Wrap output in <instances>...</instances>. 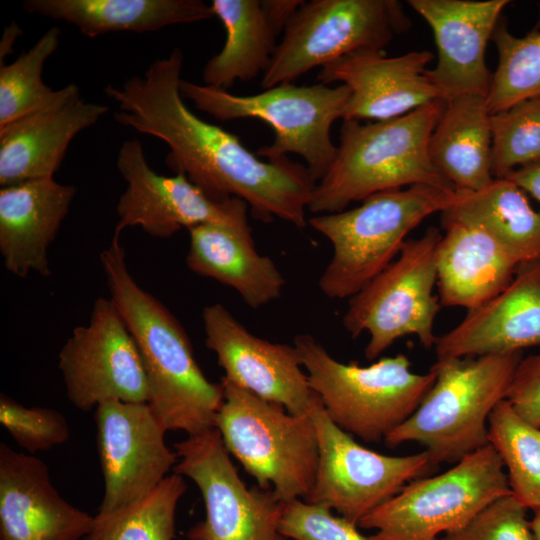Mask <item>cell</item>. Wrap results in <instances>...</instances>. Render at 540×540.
<instances>
[{"label":"cell","instance_id":"6da1fadb","mask_svg":"<svg viewBox=\"0 0 540 540\" xmlns=\"http://www.w3.org/2000/svg\"><path fill=\"white\" fill-rule=\"evenodd\" d=\"M182 68L183 53L174 48L143 76H132L121 87L108 84L105 93L119 108L114 119L165 142L167 165L210 196L244 200L259 221L278 218L305 228L317 184L306 165L288 157L261 160L237 135L199 118L180 94Z\"/></svg>","mask_w":540,"mask_h":540},{"label":"cell","instance_id":"7a4b0ae2","mask_svg":"<svg viewBox=\"0 0 540 540\" xmlns=\"http://www.w3.org/2000/svg\"><path fill=\"white\" fill-rule=\"evenodd\" d=\"M111 300L139 349L149 388L148 404L167 431L197 435L215 428L223 386L206 378L189 336L157 298L128 270L119 239L100 254Z\"/></svg>","mask_w":540,"mask_h":540},{"label":"cell","instance_id":"3957f363","mask_svg":"<svg viewBox=\"0 0 540 540\" xmlns=\"http://www.w3.org/2000/svg\"><path fill=\"white\" fill-rule=\"evenodd\" d=\"M445 103L439 99L374 123L343 120L334 161L317 182L308 211L337 213L375 193L414 185L455 190L429 154Z\"/></svg>","mask_w":540,"mask_h":540},{"label":"cell","instance_id":"277c9868","mask_svg":"<svg viewBox=\"0 0 540 540\" xmlns=\"http://www.w3.org/2000/svg\"><path fill=\"white\" fill-rule=\"evenodd\" d=\"M459 198L456 190L414 185L375 193L349 210L310 217L307 224L332 246L319 289L330 299L351 298L393 262L413 229Z\"/></svg>","mask_w":540,"mask_h":540},{"label":"cell","instance_id":"5b68a950","mask_svg":"<svg viewBox=\"0 0 540 540\" xmlns=\"http://www.w3.org/2000/svg\"><path fill=\"white\" fill-rule=\"evenodd\" d=\"M523 351L436 360V380L419 407L386 438L393 448L416 442L436 467L457 463L489 444L488 420L506 398Z\"/></svg>","mask_w":540,"mask_h":540},{"label":"cell","instance_id":"8992f818","mask_svg":"<svg viewBox=\"0 0 540 540\" xmlns=\"http://www.w3.org/2000/svg\"><path fill=\"white\" fill-rule=\"evenodd\" d=\"M293 344L328 417L368 443L385 440L410 418L436 380L432 368L425 374L412 372L405 354L360 366L339 362L307 333L296 335Z\"/></svg>","mask_w":540,"mask_h":540},{"label":"cell","instance_id":"52a82bcc","mask_svg":"<svg viewBox=\"0 0 540 540\" xmlns=\"http://www.w3.org/2000/svg\"><path fill=\"white\" fill-rule=\"evenodd\" d=\"M179 90L195 108L220 121L255 118L270 125L274 139L256 154L267 160L297 154L305 160L316 183L334 161L337 146L331 139V126L344 118L350 97L346 85L330 87L323 83H283L258 94L240 96L182 79Z\"/></svg>","mask_w":540,"mask_h":540},{"label":"cell","instance_id":"ba28073f","mask_svg":"<svg viewBox=\"0 0 540 540\" xmlns=\"http://www.w3.org/2000/svg\"><path fill=\"white\" fill-rule=\"evenodd\" d=\"M224 400L215 419L230 455L283 503L305 499L318 467L316 429L309 413L294 415L223 377Z\"/></svg>","mask_w":540,"mask_h":540},{"label":"cell","instance_id":"9c48e42d","mask_svg":"<svg viewBox=\"0 0 540 540\" xmlns=\"http://www.w3.org/2000/svg\"><path fill=\"white\" fill-rule=\"evenodd\" d=\"M511 493L504 464L488 444L443 473L410 481L358 527L375 530L369 540H439Z\"/></svg>","mask_w":540,"mask_h":540},{"label":"cell","instance_id":"30bf717a","mask_svg":"<svg viewBox=\"0 0 540 540\" xmlns=\"http://www.w3.org/2000/svg\"><path fill=\"white\" fill-rule=\"evenodd\" d=\"M442 233L429 227L408 239L382 272L349 298L343 326L353 337L369 334L364 355L374 360L395 341L415 335L425 348L435 346V318L441 305L437 284V249Z\"/></svg>","mask_w":540,"mask_h":540},{"label":"cell","instance_id":"8fae6325","mask_svg":"<svg viewBox=\"0 0 540 540\" xmlns=\"http://www.w3.org/2000/svg\"><path fill=\"white\" fill-rule=\"evenodd\" d=\"M408 27L409 19L395 0L304 1L284 30L261 87L293 83L355 51H383Z\"/></svg>","mask_w":540,"mask_h":540},{"label":"cell","instance_id":"7c38bea8","mask_svg":"<svg viewBox=\"0 0 540 540\" xmlns=\"http://www.w3.org/2000/svg\"><path fill=\"white\" fill-rule=\"evenodd\" d=\"M309 414L317 433L319 460L304 501L335 510L354 524L435 468L425 450L390 456L363 447L328 417L317 395Z\"/></svg>","mask_w":540,"mask_h":540},{"label":"cell","instance_id":"4fadbf2b","mask_svg":"<svg viewBox=\"0 0 540 540\" xmlns=\"http://www.w3.org/2000/svg\"><path fill=\"white\" fill-rule=\"evenodd\" d=\"M174 449V473L195 483L205 506V518L188 529L187 540H279L285 503L272 490L247 487L216 428L188 436Z\"/></svg>","mask_w":540,"mask_h":540},{"label":"cell","instance_id":"5bb4252c","mask_svg":"<svg viewBox=\"0 0 540 540\" xmlns=\"http://www.w3.org/2000/svg\"><path fill=\"white\" fill-rule=\"evenodd\" d=\"M66 395L81 411L118 400L147 403L149 388L137 344L111 299L98 298L86 325L59 352Z\"/></svg>","mask_w":540,"mask_h":540},{"label":"cell","instance_id":"9a60e30c","mask_svg":"<svg viewBox=\"0 0 540 540\" xmlns=\"http://www.w3.org/2000/svg\"><path fill=\"white\" fill-rule=\"evenodd\" d=\"M104 478L99 517L123 512L149 495L173 470L178 457L165 443L167 430L148 403H100L94 412Z\"/></svg>","mask_w":540,"mask_h":540},{"label":"cell","instance_id":"2e32d148","mask_svg":"<svg viewBox=\"0 0 540 540\" xmlns=\"http://www.w3.org/2000/svg\"><path fill=\"white\" fill-rule=\"evenodd\" d=\"M116 167L127 182L116 211L113 238L128 227L140 226L153 237L169 238L182 228L206 223L248 221V204L238 198L216 199L183 173L157 174L148 165L141 142L130 139L119 149Z\"/></svg>","mask_w":540,"mask_h":540},{"label":"cell","instance_id":"e0dca14e","mask_svg":"<svg viewBox=\"0 0 540 540\" xmlns=\"http://www.w3.org/2000/svg\"><path fill=\"white\" fill-rule=\"evenodd\" d=\"M205 344L216 354L228 382L289 413H309L316 397L296 347L274 343L251 333L222 304L202 311Z\"/></svg>","mask_w":540,"mask_h":540},{"label":"cell","instance_id":"ac0fdd59","mask_svg":"<svg viewBox=\"0 0 540 540\" xmlns=\"http://www.w3.org/2000/svg\"><path fill=\"white\" fill-rule=\"evenodd\" d=\"M433 58L427 50L394 57L382 50H359L321 67L317 80L349 88L343 120L384 121L444 100L427 76Z\"/></svg>","mask_w":540,"mask_h":540},{"label":"cell","instance_id":"d6986e66","mask_svg":"<svg viewBox=\"0 0 540 540\" xmlns=\"http://www.w3.org/2000/svg\"><path fill=\"white\" fill-rule=\"evenodd\" d=\"M432 29L438 59L427 76L446 101L476 94L487 96L492 74L486 61L491 40L507 0H409Z\"/></svg>","mask_w":540,"mask_h":540},{"label":"cell","instance_id":"ffe728a7","mask_svg":"<svg viewBox=\"0 0 540 540\" xmlns=\"http://www.w3.org/2000/svg\"><path fill=\"white\" fill-rule=\"evenodd\" d=\"M93 523L58 493L42 460L0 444V540H82Z\"/></svg>","mask_w":540,"mask_h":540},{"label":"cell","instance_id":"44dd1931","mask_svg":"<svg viewBox=\"0 0 540 540\" xmlns=\"http://www.w3.org/2000/svg\"><path fill=\"white\" fill-rule=\"evenodd\" d=\"M540 345V259L520 264L510 284L485 305L467 311L437 338V360L523 351Z\"/></svg>","mask_w":540,"mask_h":540},{"label":"cell","instance_id":"7402d4cb","mask_svg":"<svg viewBox=\"0 0 540 540\" xmlns=\"http://www.w3.org/2000/svg\"><path fill=\"white\" fill-rule=\"evenodd\" d=\"M49 106L0 127V185L53 178L69 144L98 122L106 105L81 99L76 84Z\"/></svg>","mask_w":540,"mask_h":540},{"label":"cell","instance_id":"603a6c76","mask_svg":"<svg viewBox=\"0 0 540 540\" xmlns=\"http://www.w3.org/2000/svg\"><path fill=\"white\" fill-rule=\"evenodd\" d=\"M73 185L35 179L0 189V253L5 268L19 278L51 274L48 249L69 213Z\"/></svg>","mask_w":540,"mask_h":540},{"label":"cell","instance_id":"cb8c5ba5","mask_svg":"<svg viewBox=\"0 0 540 540\" xmlns=\"http://www.w3.org/2000/svg\"><path fill=\"white\" fill-rule=\"evenodd\" d=\"M188 268L231 287L252 309L278 299L286 280L274 261L261 255L248 223L213 222L188 230Z\"/></svg>","mask_w":540,"mask_h":540},{"label":"cell","instance_id":"d4e9b609","mask_svg":"<svg viewBox=\"0 0 540 540\" xmlns=\"http://www.w3.org/2000/svg\"><path fill=\"white\" fill-rule=\"evenodd\" d=\"M437 288L441 307L472 311L512 281L519 264L486 232L461 222H441Z\"/></svg>","mask_w":540,"mask_h":540},{"label":"cell","instance_id":"484cf974","mask_svg":"<svg viewBox=\"0 0 540 540\" xmlns=\"http://www.w3.org/2000/svg\"><path fill=\"white\" fill-rule=\"evenodd\" d=\"M445 102L430 138V157L456 191H478L494 179L486 97L467 94Z\"/></svg>","mask_w":540,"mask_h":540},{"label":"cell","instance_id":"4316f807","mask_svg":"<svg viewBox=\"0 0 540 540\" xmlns=\"http://www.w3.org/2000/svg\"><path fill=\"white\" fill-rule=\"evenodd\" d=\"M29 14L62 20L95 38L108 32L157 31L215 17L201 0H26Z\"/></svg>","mask_w":540,"mask_h":540},{"label":"cell","instance_id":"83f0119b","mask_svg":"<svg viewBox=\"0 0 540 540\" xmlns=\"http://www.w3.org/2000/svg\"><path fill=\"white\" fill-rule=\"evenodd\" d=\"M441 222H461L490 235L519 265L540 259V212L508 178H494L478 191H459Z\"/></svg>","mask_w":540,"mask_h":540},{"label":"cell","instance_id":"f1b7e54d","mask_svg":"<svg viewBox=\"0 0 540 540\" xmlns=\"http://www.w3.org/2000/svg\"><path fill=\"white\" fill-rule=\"evenodd\" d=\"M210 5L224 26L226 39L221 51L204 66V85L227 90L237 80L250 81L263 75L277 47L278 33L261 0H213Z\"/></svg>","mask_w":540,"mask_h":540},{"label":"cell","instance_id":"f546056e","mask_svg":"<svg viewBox=\"0 0 540 540\" xmlns=\"http://www.w3.org/2000/svg\"><path fill=\"white\" fill-rule=\"evenodd\" d=\"M488 441L499 454L512 494L527 509L540 506V427L521 418L504 399L488 420Z\"/></svg>","mask_w":540,"mask_h":540},{"label":"cell","instance_id":"4dcf8cb0","mask_svg":"<svg viewBox=\"0 0 540 540\" xmlns=\"http://www.w3.org/2000/svg\"><path fill=\"white\" fill-rule=\"evenodd\" d=\"M491 41L497 48L498 65L486 100L490 113L495 114L540 95V30L519 37L500 18Z\"/></svg>","mask_w":540,"mask_h":540},{"label":"cell","instance_id":"1f68e13d","mask_svg":"<svg viewBox=\"0 0 540 540\" xmlns=\"http://www.w3.org/2000/svg\"><path fill=\"white\" fill-rule=\"evenodd\" d=\"M187 489L184 477L168 475L144 499L109 516H94L91 532L82 540H173L175 514Z\"/></svg>","mask_w":540,"mask_h":540},{"label":"cell","instance_id":"d6a6232c","mask_svg":"<svg viewBox=\"0 0 540 540\" xmlns=\"http://www.w3.org/2000/svg\"><path fill=\"white\" fill-rule=\"evenodd\" d=\"M61 31L49 28L11 64L0 66V127L55 102L63 89L53 90L42 80L46 60L58 49Z\"/></svg>","mask_w":540,"mask_h":540},{"label":"cell","instance_id":"836d02e7","mask_svg":"<svg viewBox=\"0 0 540 540\" xmlns=\"http://www.w3.org/2000/svg\"><path fill=\"white\" fill-rule=\"evenodd\" d=\"M491 127L494 178L540 161V95L491 114Z\"/></svg>","mask_w":540,"mask_h":540},{"label":"cell","instance_id":"e575fe53","mask_svg":"<svg viewBox=\"0 0 540 540\" xmlns=\"http://www.w3.org/2000/svg\"><path fill=\"white\" fill-rule=\"evenodd\" d=\"M0 423L18 446L29 454L47 451L70 438L62 413L46 407H26L6 394L0 395Z\"/></svg>","mask_w":540,"mask_h":540},{"label":"cell","instance_id":"d590c367","mask_svg":"<svg viewBox=\"0 0 540 540\" xmlns=\"http://www.w3.org/2000/svg\"><path fill=\"white\" fill-rule=\"evenodd\" d=\"M527 510L512 493L502 496L439 540H535Z\"/></svg>","mask_w":540,"mask_h":540},{"label":"cell","instance_id":"8d00e7d4","mask_svg":"<svg viewBox=\"0 0 540 540\" xmlns=\"http://www.w3.org/2000/svg\"><path fill=\"white\" fill-rule=\"evenodd\" d=\"M279 533L292 540H369L358 525L335 516L332 510L295 499L285 504Z\"/></svg>","mask_w":540,"mask_h":540},{"label":"cell","instance_id":"74e56055","mask_svg":"<svg viewBox=\"0 0 540 540\" xmlns=\"http://www.w3.org/2000/svg\"><path fill=\"white\" fill-rule=\"evenodd\" d=\"M505 399L521 418L540 427V353L522 358Z\"/></svg>","mask_w":540,"mask_h":540},{"label":"cell","instance_id":"f35d334b","mask_svg":"<svg viewBox=\"0 0 540 540\" xmlns=\"http://www.w3.org/2000/svg\"><path fill=\"white\" fill-rule=\"evenodd\" d=\"M303 0H261V6L274 30L284 31Z\"/></svg>","mask_w":540,"mask_h":540},{"label":"cell","instance_id":"ab89813d","mask_svg":"<svg viewBox=\"0 0 540 540\" xmlns=\"http://www.w3.org/2000/svg\"><path fill=\"white\" fill-rule=\"evenodd\" d=\"M506 178L540 203V161L518 168Z\"/></svg>","mask_w":540,"mask_h":540},{"label":"cell","instance_id":"60d3db41","mask_svg":"<svg viewBox=\"0 0 540 540\" xmlns=\"http://www.w3.org/2000/svg\"><path fill=\"white\" fill-rule=\"evenodd\" d=\"M21 34V28L12 22L9 26L5 27L3 37L0 43V60L3 61L8 54L12 53V46L15 43L17 37Z\"/></svg>","mask_w":540,"mask_h":540},{"label":"cell","instance_id":"b9f144b4","mask_svg":"<svg viewBox=\"0 0 540 540\" xmlns=\"http://www.w3.org/2000/svg\"><path fill=\"white\" fill-rule=\"evenodd\" d=\"M533 517L530 520L531 529L535 540H540V506L533 509Z\"/></svg>","mask_w":540,"mask_h":540},{"label":"cell","instance_id":"7bdbcfd3","mask_svg":"<svg viewBox=\"0 0 540 540\" xmlns=\"http://www.w3.org/2000/svg\"><path fill=\"white\" fill-rule=\"evenodd\" d=\"M279 540H287V538L281 536V537L279 538Z\"/></svg>","mask_w":540,"mask_h":540}]
</instances>
